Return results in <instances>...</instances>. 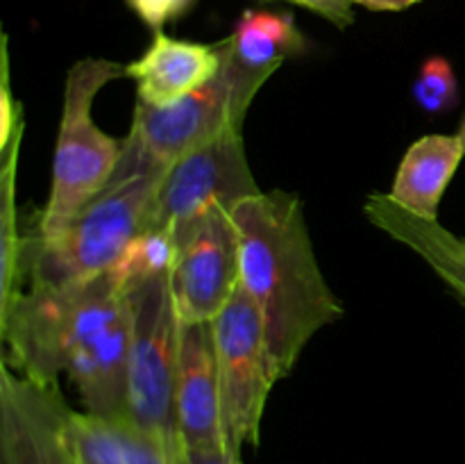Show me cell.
Masks as SVG:
<instances>
[{
  "instance_id": "6da1fadb",
  "label": "cell",
  "mask_w": 465,
  "mask_h": 464,
  "mask_svg": "<svg viewBox=\"0 0 465 464\" xmlns=\"http://www.w3.org/2000/svg\"><path fill=\"white\" fill-rule=\"evenodd\" d=\"M241 241V287L259 305L275 378L289 376L321 328L343 317L313 253L302 200L262 191L232 207Z\"/></svg>"
},
{
  "instance_id": "7a4b0ae2",
  "label": "cell",
  "mask_w": 465,
  "mask_h": 464,
  "mask_svg": "<svg viewBox=\"0 0 465 464\" xmlns=\"http://www.w3.org/2000/svg\"><path fill=\"white\" fill-rule=\"evenodd\" d=\"M130 305L109 273L59 287L32 285L0 312L3 359L21 376L57 382L75 355Z\"/></svg>"
},
{
  "instance_id": "3957f363",
  "label": "cell",
  "mask_w": 465,
  "mask_h": 464,
  "mask_svg": "<svg viewBox=\"0 0 465 464\" xmlns=\"http://www.w3.org/2000/svg\"><path fill=\"white\" fill-rule=\"evenodd\" d=\"M272 73L245 66L225 36V62L212 82L171 107L136 103L112 180L163 173L186 153L209 144L223 132L243 127L254 96Z\"/></svg>"
},
{
  "instance_id": "277c9868",
  "label": "cell",
  "mask_w": 465,
  "mask_h": 464,
  "mask_svg": "<svg viewBox=\"0 0 465 464\" xmlns=\"http://www.w3.org/2000/svg\"><path fill=\"white\" fill-rule=\"evenodd\" d=\"M121 77H125V66L103 57L80 59L68 68L53 182L35 235L39 239H48L66 227L112 180L123 141L100 130L94 118V100L103 86Z\"/></svg>"
},
{
  "instance_id": "5b68a950",
  "label": "cell",
  "mask_w": 465,
  "mask_h": 464,
  "mask_svg": "<svg viewBox=\"0 0 465 464\" xmlns=\"http://www.w3.org/2000/svg\"><path fill=\"white\" fill-rule=\"evenodd\" d=\"M163 173L109 180V185L48 239L23 241L32 285L59 287L98 277L145 227Z\"/></svg>"
},
{
  "instance_id": "8992f818",
  "label": "cell",
  "mask_w": 465,
  "mask_h": 464,
  "mask_svg": "<svg viewBox=\"0 0 465 464\" xmlns=\"http://www.w3.org/2000/svg\"><path fill=\"white\" fill-rule=\"evenodd\" d=\"M132 348L127 419L171 446L189 455L177 423L175 389L180 362L182 321L171 289V273L130 294Z\"/></svg>"
},
{
  "instance_id": "52a82bcc",
  "label": "cell",
  "mask_w": 465,
  "mask_h": 464,
  "mask_svg": "<svg viewBox=\"0 0 465 464\" xmlns=\"http://www.w3.org/2000/svg\"><path fill=\"white\" fill-rule=\"evenodd\" d=\"M212 332L223 446L241 459L245 444H259L263 409L277 382L262 309L243 287L213 318Z\"/></svg>"
},
{
  "instance_id": "ba28073f",
  "label": "cell",
  "mask_w": 465,
  "mask_h": 464,
  "mask_svg": "<svg viewBox=\"0 0 465 464\" xmlns=\"http://www.w3.org/2000/svg\"><path fill=\"white\" fill-rule=\"evenodd\" d=\"M257 194L262 189L245 157L243 127H234L163 171L143 230L171 227L180 235L207 209L216 205L232 209Z\"/></svg>"
},
{
  "instance_id": "9c48e42d",
  "label": "cell",
  "mask_w": 465,
  "mask_h": 464,
  "mask_svg": "<svg viewBox=\"0 0 465 464\" xmlns=\"http://www.w3.org/2000/svg\"><path fill=\"white\" fill-rule=\"evenodd\" d=\"M239 287V230L232 209L216 205L177 235L171 289L180 321L212 323Z\"/></svg>"
},
{
  "instance_id": "30bf717a",
  "label": "cell",
  "mask_w": 465,
  "mask_h": 464,
  "mask_svg": "<svg viewBox=\"0 0 465 464\" xmlns=\"http://www.w3.org/2000/svg\"><path fill=\"white\" fill-rule=\"evenodd\" d=\"M57 382L21 376L0 362V464H80Z\"/></svg>"
},
{
  "instance_id": "8fae6325",
  "label": "cell",
  "mask_w": 465,
  "mask_h": 464,
  "mask_svg": "<svg viewBox=\"0 0 465 464\" xmlns=\"http://www.w3.org/2000/svg\"><path fill=\"white\" fill-rule=\"evenodd\" d=\"M175 408L186 450L225 449L212 323L182 321Z\"/></svg>"
},
{
  "instance_id": "7c38bea8",
  "label": "cell",
  "mask_w": 465,
  "mask_h": 464,
  "mask_svg": "<svg viewBox=\"0 0 465 464\" xmlns=\"http://www.w3.org/2000/svg\"><path fill=\"white\" fill-rule=\"evenodd\" d=\"M225 39L200 44L157 32L139 59L125 66V77L136 82L139 103L171 107L198 91L221 73Z\"/></svg>"
},
{
  "instance_id": "4fadbf2b",
  "label": "cell",
  "mask_w": 465,
  "mask_h": 464,
  "mask_svg": "<svg viewBox=\"0 0 465 464\" xmlns=\"http://www.w3.org/2000/svg\"><path fill=\"white\" fill-rule=\"evenodd\" d=\"M130 348L132 309L127 305L116 321L109 323L89 346L75 355L66 371L89 414L104 419H127Z\"/></svg>"
},
{
  "instance_id": "5bb4252c",
  "label": "cell",
  "mask_w": 465,
  "mask_h": 464,
  "mask_svg": "<svg viewBox=\"0 0 465 464\" xmlns=\"http://www.w3.org/2000/svg\"><path fill=\"white\" fill-rule=\"evenodd\" d=\"M368 221L425 259L431 271L465 300V239L445 230L439 221H425L391 200L371 194L363 203Z\"/></svg>"
},
{
  "instance_id": "9a60e30c",
  "label": "cell",
  "mask_w": 465,
  "mask_h": 464,
  "mask_svg": "<svg viewBox=\"0 0 465 464\" xmlns=\"http://www.w3.org/2000/svg\"><path fill=\"white\" fill-rule=\"evenodd\" d=\"M463 157L465 150L457 135L420 136L400 159L389 191L391 200L425 221H439L440 200Z\"/></svg>"
},
{
  "instance_id": "2e32d148",
  "label": "cell",
  "mask_w": 465,
  "mask_h": 464,
  "mask_svg": "<svg viewBox=\"0 0 465 464\" xmlns=\"http://www.w3.org/2000/svg\"><path fill=\"white\" fill-rule=\"evenodd\" d=\"M68 432L80 464H189V455L175 453L127 419L71 412Z\"/></svg>"
},
{
  "instance_id": "e0dca14e",
  "label": "cell",
  "mask_w": 465,
  "mask_h": 464,
  "mask_svg": "<svg viewBox=\"0 0 465 464\" xmlns=\"http://www.w3.org/2000/svg\"><path fill=\"white\" fill-rule=\"evenodd\" d=\"M227 39L236 57L259 71H277L284 59L304 55L309 48L293 14L268 9H245Z\"/></svg>"
},
{
  "instance_id": "ac0fdd59",
  "label": "cell",
  "mask_w": 465,
  "mask_h": 464,
  "mask_svg": "<svg viewBox=\"0 0 465 464\" xmlns=\"http://www.w3.org/2000/svg\"><path fill=\"white\" fill-rule=\"evenodd\" d=\"M177 257V235L171 227L143 230L127 244L121 257L109 268L118 291L130 296L136 287L173 271Z\"/></svg>"
},
{
  "instance_id": "d6986e66",
  "label": "cell",
  "mask_w": 465,
  "mask_h": 464,
  "mask_svg": "<svg viewBox=\"0 0 465 464\" xmlns=\"http://www.w3.org/2000/svg\"><path fill=\"white\" fill-rule=\"evenodd\" d=\"M23 126L14 132L12 139L3 146V209H0V237H3V282H0V312L9 308L16 294H21L18 277H21L23 241L18 235V209H16V173L18 153H21Z\"/></svg>"
},
{
  "instance_id": "ffe728a7",
  "label": "cell",
  "mask_w": 465,
  "mask_h": 464,
  "mask_svg": "<svg viewBox=\"0 0 465 464\" xmlns=\"http://www.w3.org/2000/svg\"><path fill=\"white\" fill-rule=\"evenodd\" d=\"M411 96L427 114L450 112L459 103V82L452 64L440 55H431L418 68Z\"/></svg>"
},
{
  "instance_id": "44dd1931",
  "label": "cell",
  "mask_w": 465,
  "mask_h": 464,
  "mask_svg": "<svg viewBox=\"0 0 465 464\" xmlns=\"http://www.w3.org/2000/svg\"><path fill=\"white\" fill-rule=\"evenodd\" d=\"M198 0H125L127 7L145 27L157 35L163 32L168 23L186 16Z\"/></svg>"
},
{
  "instance_id": "7402d4cb",
  "label": "cell",
  "mask_w": 465,
  "mask_h": 464,
  "mask_svg": "<svg viewBox=\"0 0 465 464\" xmlns=\"http://www.w3.org/2000/svg\"><path fill=\"white\" fill-rule=\"evenodd\" d=\"M262 3H272V0H262ZM284 3L298 5V7L309 9V12L318 14L331 25L345 30L354 23V3L352 0H284Z\"/></svg>"
},
{
  "instance_id": "603a6c76",
  "label": "cell",
  "mask_w": 465,
  "mask_h": 464,
  "mask_svg": "<svg viewBox=\"0 0 465 464\" xmlns=\"http://www.w3.org/2000/svg\"><path fill=\"white\" fill-rule=\"evenodd\" d=\"M189 464H243L241 459L227 455L225 449L189 450Z\"/></svg>"
},
{
  "instance_id": "cb8c5ba5",
  "label": "cell",
  "mask_w": 465,
  "mask_h": 464,
  "mask_svg": "<svg viewBox=\"0 0 465 464\" xmlns=\"http://www.w3.org/2000/svg\"><path fill=\"white\" fill-rule=\"evenodd\" d=\"M354 5L371 9V12H404L422 0H352Z\"/></svg>"
},
{
  "instance_id": "d4e9b609",
  "label": "cell",
  "mask_w": 465,
  "mask_h": 464,
  "mask_svg": "<svg viewBox=\"0 0 465 464\" xmlns=\"http://www.w3.org/2000/svg\"><path fill=\"white\" fill-rule=\"evenodd\" d=\"M457 136H459V141H461V144H463V150H465V116H463L461 126H459V132H457Z\"/></svg>"
}]
</instances>
